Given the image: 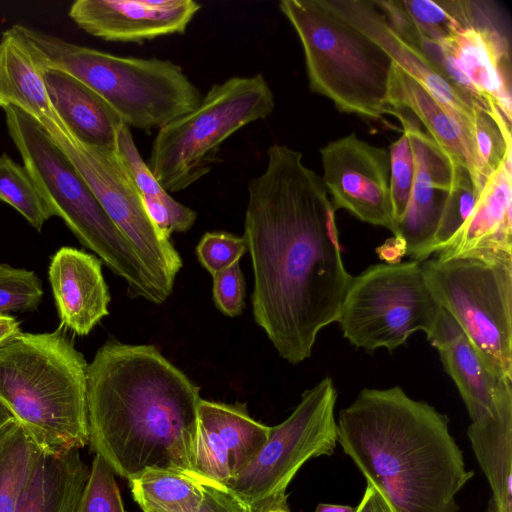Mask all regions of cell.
Listing matches in <instances>:
<instances>
[{"label": "cell", "instance_id": "6da1fadb", "mask_svg": "<svg viewBox=\"0 0 512 512\" xmlns=\"http://www.w3.org/2000/svg\"><path fill=\"white\" fill-rule=\"evenodd\" d=\"M284 144L267 150L248 184L243 238L251 256L254 319L291 364L309 358L318 333L337 321L352 277L335 208L322 178Z\"/></svg>", "mask_w": 512, "mask_h": 512}, {"label": "cell", "instance_id": "7a4b0ae2", "mask_svg": "<svg viewBox=\"0 0 512 512\" xmlns=\"http://www.w3.org/2000/svg\"><path fill=\"white\" fill-rule=\"evenodd\" d=\"M199 392L156 346L107 340L87 366L91 450L128 480L148 469L196 473Z\"/></svg>", "mask_w": 512, "mask_h": 512}, {"label": "cell", "instance_id": "3957f363", "mask_svg": "<svg viewBox=\"0 0 512 512\" xmlns=\"http://www.w3.org/2000/svg\"><path fill=\"white\" fill-rule=\"evenodd\" d=\"M338 442L395 512H457L474 476L449 419L401 387L365 388L339 413Z\"/></svg>", "mask_w": 512, "mask_h": 512}, {"label": "cell", "instance_id": "277c9868", "mask_svg": "<svg viewBox=\"0 0 512 512\" xmlns=\"http://www.w3.org/2000/svg\"><path fill=\"white\" fill-rule=\"evenodd\" d=\"M87 366L60 329L0 346V399L41 450L89 444Z\"/></svg>", "mask_w": 512, "mask_h": 512}, {"label": "cell", "instance_id": "5b68a950", "mask_svg": "<svg viewBox=\"0 0 512 512\" xmlns=\"http://www.w3.org/2000/svg\"><path fill=\"white\" fill-rule=\"evenodd\" d=\"M8 134L40 193L77 239L125 280L131 298L167 300L132 245L112 222L91 188L48 131L16 106L3 108Z\"/></svg>", "mask_w": 512, "mask_h": 512}, {"label": "cell", "instance_id": "8992f818", "mask_svg": "<svg viewBox=\"0 0 512 512\" xmlns=\"http://www.w3.org/2000/svg\"><path fill=\"white\" fill-rule=\"evenodd\" d=\"M22 30L35 47L41 70L50 66L76 77L130 128L159 130L202 99L182 68L170 60L117 56L28 26L22 25Z\"/></svg>", "mask_w": 512, "mask_h": 512}, {"label": "cell", "instance_id": "52a82bcc", "mask_svg": "<svg viewBox=\"0 0 512 512\" xmlns=\"http://www.w3.org/2000/svg\"><path fill=\"white\" fill-rule=\"evenodd\" d=\"M279 9L300 39L310 89L340 112L380 120L389 109L391 57L329 0H282Z\"/></svg>", "mask_w": 512, "mask_h": 512}, {"label": "cell", "instance_id": "ba28073f", "mask_svg": "<svg viewBox=\"0 0 512 512\" xmlns=\"http://www.w3.org/2000/svg\"><path fill=\"white\" fill-rule=\"evenodd\" d=\"M274 108L260 73L217 83L193 110L158 130L147 164L166 192L182 191L211 171L225 140Z\"/></svg>", "mask_w": 512, "mask_h": 512}, {"label": "cell", "instance_id": "9c48e42d", "mask_svg": "<svg viewBox=\"0 0 512 512\" xmlns=\"http://www.w3.org/2000/svg\"><path fill=\"white\" fill-rule=\"evenodd\" d=\"M434 299L488 369L512 381V260L465 255L422 262Z\"/></svg>", "mask_w": 512, "mask_h": 512}, {"label": "cell", "instance_id": "30bf717a", "mask_svg": "<svg viewBox=\"0 0 512 512\" xmlns=\"http://www.w3.org/2000/svg\"><path fill=\"white\" fill-rule=\"evenodd\" d=\"M441 311L421 262L380 263L352 277L336 322L354 346L393 351L417 331L428 335Z\"/></svg>", "mask_w": 512, "mask_h": 512}, {"label": "cell", "instance_id": "8fae6325", "mask_svg": "<svg viewBox=\"0 0 512 512\" xmlns=\"http://www.w3.org/2000/svg\"><path fill=\"white\" fill-rule=\"evenodd\" d=\"M336 400L330 377L305 390L292 414L270 427L268 440L255 458L223 484L245 512H265L287 502L286 488L300 467L311 458L334 453Z\"/></svg>", "mask_w": 512, "mask_h": 512}, {"label": "cell", "instance_id": "7c38bea8", "mask_svg": "<svg viewBox=\"0 0 512 512\" xmlns=\"http://www.w3.org/2000/svg\"><path fill=\"white\" fill-rule=\"evenodd\" d=\"M85 179L106 214L126 237L163 293L173 291L182 260L149 219L141 195L115 151L77 140L57 117L41 124Z\"/></svg>", "mask_w": 512, "mask_h": 512}, {"label": "cell", "instance_id": "4fadbf2b", "mask_svg": "<svg viewBox=\"0 0 512 512\" xmlns=\"http://www.w3.org/2000/svg\"><path fill=\"white\" fill-rule=\"evenodd\" d=\"M484 2L464 1L461 25L438 42L446 53L445 74L460 72L474 98L493 104L511 125V49L494 10Z\"/></svg>", "mask_w": 512, "mask_h": 512}, {"label": "cell", "instance_id": "5bb4252c", "mask_svg": "<svg viewBox=\"0 0 512 512\" xmlns=\"http://www.w3.org/2000/svg\"><path fill=\"white\" fill-rule=\"evenodd\" d=\"M322 178L331 202L359 220L396 231L390 197L389 151L354 132L320 149Z\"/></svg>", "mask_w": 512, "mask_h": 512}, {"label": "cell", "instance_id": "9a60e30c", "mask_svg": "<svg viewBox=\"0 0 512 512\" xmlns=\"http://www.w3.org/2000/svg\"><path fill=\"white\" fill-rule=\"evenodd\" d=\"M270 427L254 420L242 403L201 399L194 468L201 477L225 484L258 454Z\"/></svg>", "mask_w": 512, "mask_h": 512}, {"label": "cell", "instance_id": "2e32d148", "mask_svg": "<svg viewBox=\"0 0 512 512\" xmlns=\"http://www.w3.org/2000/svg\"><path fill=\"white\" fill-rule=\"evenodd\" d=\"M200 8L193 0H76L68 15L92 36L141 43L183 34Z\"/></svg>", "mask_w": 512, "mask_h": 512}, {"label": "cell", "instance_id": "e0dca14e", "mask_svg": "<svg viewBox=\"0 0 512 512\" xmlns=\"http://www.w3.org/2000/svg\"><path fill=\"white\" fill-rule=\"evenodd\" d=\"M332 7L352 26L379 45L400 67L473 135V110L479 104L457 89L428 60L415 41L386 20L375 1L329 0Z\"/></svg>", "mask_w": 512, "mask_h": 512}, {"label": "cell", "instance_id": "ac0fdd59", "mask_svg": "<svg viewBox=\"0 0 512 512\" xmlns=\"http://www.w3.org/2000/svg\"><path fill=\"white\" fill-rule=\"evenodd\" d=\"M410 136L415 157V175L404 215L393 236L403 239L406 255L424 262L436 231L446 194L451 185V162L418 122L398 110L389 109Z\"/></svg>", "mask_w": 512, "mask_h": 512}, {"label": "cell", "instance_id": "d6986e66", "mask_svg": "<svg viewBox=\"0 0 512 512\" xmlns=\"http://www.w3.org/2000/svg\"><path fill=\"white\" fill-rule=\"evenodd\" d=\"M49 281L61 327L85 336L109 314L110 295L102 262L94 255L60 248L51 258Z\"/></svg>", "mask_w": 512, "mask_h": 512}, {"label": "cell", "instance_id": "ffe728a7", "mask_svg": "<svg viewBox=\"0 0 512 512\" xmlns=\"http://www.w3.org/2000/svg\"><path fill=\"white\" fill-rule=\"evenodd\" d=\"M512 157L485 182L463 227L437 256L512 260Z\"/></svg>", "mask_w": 512, "mask_h": 512}, {"label": "cell", "instance_id": "44dd1931", "mask_svg": "<svg viewBox=\"0 0 512 512\" xmlns=\"http://www.w3.org/2000/svg\"><path fill=\"white\" fill-rule=\"evenodd\" d=\"M427 340L437 349L472 422L494 415L512 381L501 380L488 369L462 329L443 309Z\"/></svg>", "mask_w": 512, "mask_h": 512}, {"label": "cell", "instance_id": "7402d4cb", "mask_svg": "<svg viewBox=\"0 0 512 512\" xmlns=\"http://www.w3.org/2000/svg\"><path fill=\"white\" fill-rule=\"evenodd\" d=\"M42 71L52 109L66 129L84 144L115 151L124 122L108 103L61 69L45 66Z\"/></svg>", "mask_w": 512, "mask_h": 512}, {"label": "cell", "instance_id": "603a6c76", "mask_svg": "<svg viewBox=\"0 0 512 512\" xmlns=\"http://www.w3.org/2000/svg\"><path fill=\"white\" fill-rule=\"evenodd\" d=\"M387 104L389 109L411 111L424 124L427 133L448 160L468 169L477 193L481 192L472 133L448 113L419 82L396 64Z\"/></svg>", "mask_w": 512, "mask_h": 512}, {"label": "cell", "instance_id": "cb8c5ba5", "mask_svg": "<svg viewBox=\"0 0 512 512\" xmlns=\"http://www.w3.org/2000/svg\"><path fill=\"white\" fill-rule=\"evenodd\" d=\"M16 106L40 124L54 120L43 71L32 42L15 24L0 39V108Z\"/></svg>", "mask_w": 512, "mask_h": 512}, {"label": "cell", "instance_id": "d4e9b609", "mask_svg": "<svg viewBox=\"0 0 512 512\" xmlns=\"http://www.w3.org/2000/svg\"><path fill=\"white\" fill-rule=\"evenodd\" d=\"M89 474L79 449L40 450L16 512H74Z\"/></svg>", "mask_w": 512, "mask_h": 512}, {"label": "cell", "instance_id": "484cf974", "mask_svg": "<svg viewBox=\"0 0 512 512\" xmlns=\"http://www.w3.org/2000/svg\"><path fill=\"white\" fill-rule=\"evenodd\" d=\"M467 435L492 498L502 511L512 512V388L502 394L494 415L472 422Z\"/></svg>", "mask_w": 512, "mask_h": 512}, {"label": "cell", "instance_id": "4316f807", "mask_svg": "<svg viewBox=\"0 0 512 512\" xmlns=\"http://www.w3.org/2000/svg\"><path fill=\"white\" fill-rule=\"evenodd\" d=\"M206 480L186 470L148 469L129 482L144 512H196L204 499Z\"/></svg>", "mask_w": 512, "mask_h": 512}, {"label": "cell", "instance_id": "83f0119b", "mask_svg": "<svg viewBox=\"0 0 512 512\" xmlns=\"http://www.w3.org/2000/svg\"><path fill=\"white\" fill-rule=\"evenodd\" d=\"M40 450L17 420L0 431V512H16Z\"/></svg>", "mask_w": 512, "mask_h": 512}, {"label": "cell", "instance_id": "f1b7e54d", "mask_svg": "<svg viewBox=\"0 0 512 512\" xmlns=\"http://www.w3.org/2000/svg\"><path fill=\"white\" fill-rule=\"evenodd\" d=\"M475 166L479 183L495 173L512 154L511 125L493 104H476L473 110Z\"/></svg>", "mask_w": 512, "mask_h": 512}, {"label": "cell", "instance_id": "f546056e", "mask_svg": "<svg viewBox=\"0 0 512 512\" xmlns=\"http://www.w3.org/2000/svg\"><path fill=\"white\" fill-rule=\"evenodd\" d=\"M0 201L19 212L38 232L55 216L25 167L6 153L0 155Z\"/></svg>", "mask_w": 512, "mask_h": 512}, {"label": "cell", "instance_id": "4dcf8cb0", "mask_svg": "<svg viewBox=\"0 0 512 512\" xmlns=\"http://www.w3.org/2000/svg\"><path fill=\"white\" fill-rule=\"evenodd\" d=\"M452 179L446 194L428 255L442 251L470 216L478 193L468 169L452 163Z\"/></svg>", "mask_w": 512, "mask_h": 512}, {"label": "cell", "instance_id": "1f68e13d", "mask_svg": "<svg viewBox=\"0 0 512 512\" xmlns=\"http://www.w3.org/2000/svg\"><path fill=\"white\" fill-rule=\"evenodd\" d=\"M400 3L418 31L433 41H443L461 25V0H402Z\"/></svg>", "mask_w": 512, "mask_h": 512}, {"label": "cell", "instance_id": "d6a6232c", "mask_svg": "<svg viewBox=\"0 0 512 512\" xmlns=\"http://www.w3.org/2000/svg\"><path fill=\"white\" fill-rule=\"evenodd\" d=\"M42 297V282L35 272L0 263V315L36 310Z\"/></svg>", "mask_w": 512, "mask_h": 512}, {"label": "cell", "instance_id": "836d02e7", "mask_svg": "<svg viewBox=\"0 0 512 512\" xmlns=\"http://www.w3.org/2000/svg\"><path fill=\"white\" fill-rule=\"evenodd\" d=\"M74 512H125L115 472L98 454Z\"/></svg>", "mask_w": 512, "mask_h": 512}, {"label": "cell", "instance_id": "e575fe53", "mask_svg": "<svg viewBox=\"0 0 512 512\" xmlns=\"http://www.w3.org/2000/svg\"><path fill=\"white\" fill-rule=\"evenodd\" d=\"M389 157L390 197L396 226L405 213L415 175L414 152L405 128L402 136L390 145Z\"/></svg>", "mask_w": 512, "mask_h": 512}, {"label": "cell", "instance_id": "d590c367", "mask_svg": "<svg viewBox=\"0 0 512 512\" xmlns=\"http://www.w3.org/2000/svg\"><path fill=\"white\" fill-rule=\"evenodd\" d=\"M115 153L141 196L163 198L166 192L141 157L131 128L123 123L117 133Z\"/></svg>", "mask_w": 512, "mask_h": 512}, {"label": "cell", "instance_id": "8d00e7d4", "mask_svg": "<svg viewBox=\"0 0 512 512\" xmlns=\"http://www.w3.org/2000/svg\"><path fill=\"white\" fill-rule=\"evenodd\" d=\"M246 252L243 237L225 232L205 233L196 247L199 262L212 276L239 262Z\"/></svg>", "mask_w": 512, "mask_h": 512}, {"label": "cell", "instance_id": "74e56055", "mask_svg": "<svg viewBox=\"0 0 512 512\" xmlns=\"http://www.w3.org/2000/svg\"><path fill=\"white\" fill-rule=\"evenodd\" d=\"M144 209L154 226L166 237L185 232L196 221L197 213L169 194L163 198L141 196Z\"/></svg>", "mask_w": 512, "mask_h": 512}, {"label": "cell", "instance_id": "f35d334b", "mask_svg": "<svg viewBox=\"0 0 512 512\" xmlns=\"http://www.w3.org/2000/svg\"><path fill=\"white\" fill-rule=\"evenodd\" d=\"M212 277L216 307L226 316L240 315L245 305L246 284L239 262Z\"/></svg>", "mask_w": 512, "mask_h": 512}, {"label": "cell", "instance_id": "ab89813d", "mask_svg": "<svg viewBox=\"0 0 512 512\" xmlns=\"http://www.w3.org/2000/svg\"><path fill=\"white\" fill-rule=\"evenodd\" d=\"M196 512H245V510L225 486L207 479L204 499Z\"/></svg>", "mask_w": 512, "mask_h": 512}, {"label": "cell", "instance_id": "60d3db41", "mask_svg": "<svg viewBox=\"0 0 512 512\" xmlns=\"http://www.w3.org/2000/svg\"><path fill=\"white\" fill-rule=\"evenodd\" d=\"M356 512H395L382 494L367 483L365 493Z\"/></svg>", "mask_w": 512, "mask_h": 512}, {"label": "cell", "instance_id": "b9f144b4", "mask_svg": "<svg viewBox=\"0 0 512 512\" xmlns=\"http://www.w3.org/2000/svg\"><path fill=\"white\" fill-rule=\"evenodd\" d=\"M380 259L387 264H396L406 255V245L403 239L393 236L387 239L381 246L377 248Z\"/></svg>", "mask_w": 512, "mask_h": 512}, {"label": "cell", "instance_id": "7bdbcfd3", "mask_svg": "<svg viewBox=\"0 0 512 512\" xmlns=\"http://www.w3.org/2000/svg\"><path fill=\"white\" fill-rule=\"evenodd\" d=\"M19 322L10 315H0V346L19 334Z\"/></svg>", "mask_w": 512, "mask_h": 512}, {"label": "cell", "instance_id": "ee69618b", "mask_svg": "<svg viewBox=\"0 0 512 512\" xmlns=\"http://www.w3.org/2000/svg\"><path fill=\"white\" fill-rule=\"evenodd\" d=\"M315 512H356V507L339 504L320 503Z\"/></svg>", "mask_w": 512, "mask_h": 512}, {"label": "cell", "instance_id": "f6af8a7d", "mask_svg": "<svg viewBox=\"0 0 512 512\" xmlns=\"http://www.w3.org/2000/svg\"><path fill=\"white\" fill-rule=\"evenodd\" d=\"M16 418L6 404L0 399V431L15 421Z\"/></svg>", "mask_w": 512, "mask_h": 512}, {"label": "cell", "instance_id": "bcb514c9", "mask_svg": "<svg viewBox=\"0 0 512 512\" xmlns=\"http://www.w3.org/2000/svg\"><path fill=\"white\" fill-rule=\"evenodd\" d=\"M265 512H291L288 506V502L277 505Z\"/></svg>", "mask_w": 512, "mask_h": 512}, {"label": "cell", "instance_id": "7dc6e473", "mask_svg": "<svg viewBox=\"0 0 512 512\" xmlns=\"http://www.w3.org/2000/svg\"><path fill=\"white\" fill-rule=\"evenodd\" d=\"M486 512H504L500 509L498 504L494 501V499L491 497L488 502V507Z\"/></svg>", "mask_w": 512, "mask_h": 512}]
</instances>
